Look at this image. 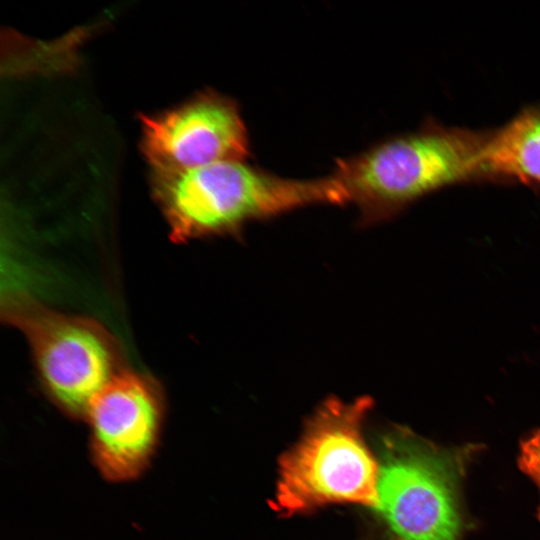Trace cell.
Masks as SVG:
<instances>
[{
  "label": "cell",
  "mask_w": 540,
  "mask_h": 540,
  "mask_svg": "<svg viewBox=\"0 0 540 540\" xmlns=\"http://www.w3.org/2000/svg\"><path fill=\"white\" fill-rule=\"evenodd\" d=\"M487 131L426 122L366 151L336 161L331 174L347 202L377 220L445 187L483 182Z\"/></svg>",
  "instance_id": "6da1fadb"
},
{
  "label": "cell",
  "mask_w": 540,
  "mask_h": 540,
  "mask_svg": "<svg viewBox=\"0 0 540 540\" xmlns=\"http://www.w3.org/2000/svg\"><path fill=\"white\" fill-rule=\"evenodd\" d=\"M153 189L176 240L230 232L308 205L345 203L331 175L285 178L240 160L153 173Z\"/></svg>",
  "instance_id": "7a4b0ae2"
},
{
  "label": "cell",
  "mask_w": 540,
  "mask_h": 540,
  "mask_svg": "<svg viewBox=\"0 0 540 540\" xmlns=\"http://www.w3.org/2000/svg\"><path fill=\"white\" fill-rule=\"evenodd\" d=\"M371 400L326 401L281 457L273 506L285 516L334 503L377 508L379 462L362 427Z\"/></svg>",
  "instance_id": "3957f363"
},
{
  "label": "cell",
  "mask_w": 540,
  "mask_h": 540,
  "mask_svg": "<svg viewBox=\"0 0 540 540\" xmlns=\"http://www.w3.org/2000/svg\"><path fill=\"white\" fill-rule=\"evenodd\" d=\"M473 451L439 447L402 428L384 434L376 510L386 540H462L461 483Z\"/></svg>",
  "instance_id": "277c9868"
},
{
  "label": "cell",
  "mask_w": 540,
  "mask_h": 540,
  "mask_svg": "<svg viewBox=\"0 0 540 540\" xmlns=\"http://www.w3.org/2000/svg\"><path fill=\"white\" fill-rule=\"evenodd\" d=\"M142 145L153 173L244 161L249 154L248 132L237 104L211 92L143 118Z\"/></svg>",
  "instance_id": "5b68a950"
},
{
  "label": "cell",
  "mask_w": 540,
  "mask_h": 540,
  "mask_svg": "<svg viewBox=\"0 0 540 540\" xmlns=\"http://www.w3.org/2000/svg\"><path fill=\"white\" fill-rule=\"evenodd\" d=\"M90 451L102 476L122 482L138 477L157 448L163 407L150 383L135 374L114 375L90 402Z\"/></svg>",
  "instance_id": "8992f818"
},
{
  "label": "cell",
  "mask_w": 540,
  "mask_h": 540,
  "mask_svg": "<svg viewBox=\"0 0 540 540\" xmlns=\"http://www.w3.org/2000/svg\"><path fill=\"white\" fill-rule=\"evenodd\" d=\"M25 327L51 398L67 413L85 416L114 376L113 354L104 336L88 322L56 314L31 316Z\"/></svg>",
  "instance_id": "52a82bcc"
},
{
  "label": "cell",
  "mask_w": 540,
  "mask_h": 540,
  "mask_svg": "<svg viewBox=\"0 0 540 540\" xmlns=\"http://www.w3.org/2000/svg\"><path fill=\"white\" fill-rule=\"evenodd\" d=\"M482 168L486 182L519 183L540 191V105L488 130Z\"/></svg>",
  "instance_id": "ba28073f"
},
{
  "label": "cell",
  "mask_w": 540,
  "mask_h": 540,
  "mask_svg": "<svg viewBox=\"0 0 540 540\" xmlns=\"http://www.w3.org/2000/svg\"><path fill=\"white\" fill-rule=\"evenodd\" d=\"M519 466L534 481L540 491V430L534 432L522 442ZM538 517L540 520V507Z\"/></svg>",
  "instance_id": "9c48e42d"
}]
</instances>
